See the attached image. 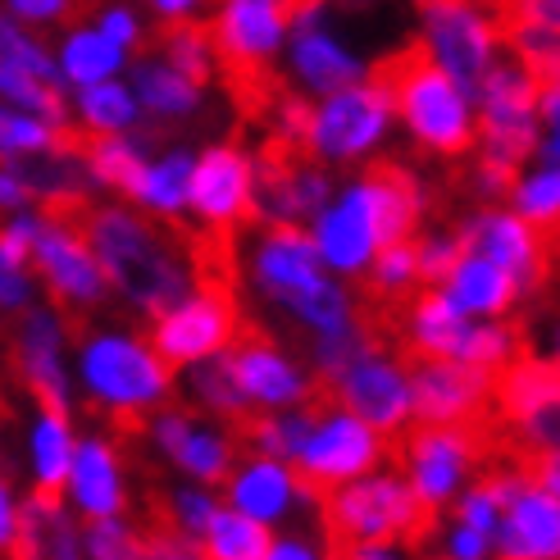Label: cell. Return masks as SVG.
Returning a JSON list of instances; mask_svg holds the SVG:
<instances>
[{
  "label": "cell",
  "instance_id": "cell-1",
  "mask_svg": "<svg viewBox=\"0 0 560 560\" xmlns=\"http://www.w3.org/2000/svg\"><path fill=\"white\" fill-rule=\"evenodd\" d=\"M82 233H88L109 278V292L142 319H160L174 301H183L201 283V265L191 260L187 242L174 237L164 219H151L128 201L88 206Z\"/></svg>",
  "mask_w": 560,
  "mask_h": 560
},
{
  "label": "cell",
  "instance_id": "cell-2",
  "mask_svg": "<svg viewBox=\"0 0 560 560\" xmlns=\"http://www.w3.org/2000/svg\"><path fill=\"white\" fill-rule=\"evenodd\" d=\"M424 219V187L401 164H370L332 191V201L311 219V237L328 273L365 278L370 260L387 242L415 237Z\"/></svg>",
  "mask_w": 560,
  "mask_h": 560
},
{
  "label": "cell",
  "instance_id": "cell-3",
  "mask_svg": "<svg viewBox=\"0 0 560 560\" xmlns=\"http://www.w3.org/2000/svg\"><path fill=\"white\" fill-rule=\"evenodd\" d=\"M246 283L269 311L288 315L301 332L324 338V332H342L360 324L355 296L347 278L328 273L311 229H288V223H260L246 242Z\"/></svg>",
  "mask_w": 560,
  "mask_h": 560
},
{
  "label": "cell",
  "instance_id": "cell-4",
  "mask_svg": "<svg viewBox=\"0 0 560 560\" xmlns=\"http://www.w3.org/2000/svg\"><path fill=\"white\" fill-rule=\"evenodd\" d=\"M174 374L178 370L155 351V342L132 328H92L73 351V383L82 401L124 424L170 406Z\"/></svg>",
  "mask_w": 560,
  "mask_h": 560
},
{
  "label": "cell",
  "instance_id": "cell-5",
  "mask_svg": "<svg viewBox=\"0 0 560 560\" xmlns=\"http://www.w3.org/2000/svg\"><path fill=\"white\" fill-rule=\"evenodd\" d=\"M374 73L392 92V109H397V119L410 128L419 147H429L433 155H469L474 151V142H479L474 101L452 73L429 60V50L419 42L387 55L383 65H374Z\"/></svg>",
  "mask_w": 560,
  "mask_h": 560
},
{
  "label": "cell",
  "instance_id": "cell-6",
  "mask_svg": "<svg viewBox=\"0 0 560 560\" xmlns=\"http://www.w3.org/2000/svg\"><path fill=\"white\" fill-rule=\"evenodd\" d=\"M319 520L328 542H401L424 547L433 538L438 511L415 497L401 469H370L319 497Z\"/></svg>",
  "mask_w": 560,
  "mask_h": 560
},
{
  "label": "cell",
  "instance_id": "cell-7",
  "mask_svg": "<svg viewBox=\"0 0 560 560\" xmlns=\"http://www.w3.org/2000/svg\"><path fill=\"white\" fill-rule=\"evenodd\" d=\"M392 124H397L392 92L370 69L360 82H351V88H338V92L311 101V115H305V132H301V155L328 164V170L365 164L387 142Z\"/></svg>",
  "mask_w": 560,
  "mask_h": 560
},
{
  "label": "cell",
  "instance_id": "cell-8",
  "mask_svg": "<svg viewBox=\"0 0 560 560\" xmlns=\"http://www.w3.org/2000/svg\"><path fill=\"white\" fill-rule=\"evenodd\" d=\"M474 128H479V155L520 174V164L538 151V82L520 60H497L474 92Z\"/></svg>",
  "mask_w": 560,
  "mask_h": 560
},
{
  "label": "cell",
  "instance_id": "cell-9",
  "mask_svg": "<svg viewBox=\"0 0 560 560\" xmlns=\"http://www.w3.org/2000/svg\"><path fill=\"white\" fill-rule=\"evenodd\" d=\"M387 460V433H378L374 424H365L360 415H351L347 406H338L332 397H319L315 419L305 429V442L296 452V474L301 483L315 497L342 488L360 474H370Z\"/></svg>",
  "mask_w": 560,
  "mask_h": 560
},
{
  "label": "cell",
  "instance_id": "cell-10",
  "mask_svg": "<svg viewBox=\"0 0 560 560\" xmlns=\"http://www.w3.org/2000/svg\"><path fill=\"white\" fill-rule=\"evenodd\" d=\"M419 23V46L429 50V60L442 65L460 88L479 92V82L488 78V69L497 65V46H501V27L488 0H433Z\"/></svg>",
  "mask_w": 560,
  "mask_h": 560
},
{
  "label": "cell",
  "instance_id": "cell-11",
  "mask_svg": "<svg viewBox=\"0 0 560 560\" xmlns=\"http://www.w3.org/2000/svg\"><path fill=\"white\" fill-rule=\"evenodd\" d=\"M237 338H242L237 296L219 278H201L183 301H174L160 319H151V342L174 370H187L196 360L229 351Z\"/></svg>",
  "mask_w": 560,
  "mask_h": 560
},
{
  "label": "cell",
  "instance_id": "cell-12",
  "mask_svg": "<svg viewBox=\"0 0 560 560\" xmlns=\"http://www.w3.org/2000/svg\"><path fill=\"white\" fill-rule=\"evenodd\" d=\"M33 269L42 288L55 296V305L69 315H92L115 296L88 233H82V214H46L33 246Z\"/></svg>",
  "mask_w": 560,
  "mask_h": 560
},
{
  "label": "cell",
  "instance_id": "cell-13",
  "mask_svg": "<svg viewBox=\"0 0 560 560\" xmlns=\"http://www.w3.org/2000/svg\"><path fill=\"white\" fill-rule=\"evenodd\" d=\"M301 0H214L210 42L219 65H229L237 78H260L269 65L283 60Z\"/></svg>",
  "mask_w": 560,
  "mask_h": 560
},
{
  "label": "cell",
  "instance_id": "cell-14",
  "mask_svg": "<svg viewBox=\"0 0 560 560\" xmlns=\"http://www.w3.org/2000/svg\"><path fill=\"white\" fill-rule=\"evenodd\" d=\"M283 69L292 92L305 101H319L338 88H351L370 73V65L332 33L328 23V0H301L292 19V37L283 46Z\"/></svg>",
  "mask_w": 560,
  "mask_h": 560
},
{
  "label": "cell",
  "instance_id": "cell-15",
  "mask_svg": "<svg viewBox=\"0 0 560 560\" xmlns=\"http://www.w3.org/2000/svg\"><path fill=\"white\" fill-rule=\"evenodd\" d=\"M69 311H60L55 301H37L19 315L14 328V370L23 387L33 392L37 406L73 410L78 383H73V360H69Z\"/></svg>",
  "mask_w": 560,
  "mask_h": 560
},
{
  "label": "cell",
  "instance_id": "cell-16",
  "mask_svg": "<svg viewBox=\"0 0 560 560\" xmlns=\"http://www.w3.org/2000/svg\"><path fill=\"white\" fill-rule=\"evenodd\" d=\"M324 397H332L338 406H347L351 415H360L365 424H374L378 433L397 438L415 424V397H410V365L397 360L392 351H383L378 342H370L351 365L328 383Z\"/></svg>",
  "mask_w": 560,
  "mask_h": 560
},
{
  "label": "cell",
  "instance_id": "cell-17",
  "mask_svg": "<svg viewBox=\"0 0 560 560\" xmlns=\"http://www.w3.org/2000/svg\"><path fill=\"white\" fill-rule=\"evenodd\" d=\"M328 164L301 155L292 147H273L256 160V191H250V219L256 223H288L311 229V219L332 201Z\"/></svg>",
  "mask_w": 560,
  "mask_h": 560
},
{
  "label": "cell",
  "instance_id": "cell-18",
  "mask_svg": "<svg viewBox=\"0 0 560 560\" xmlns=\"http://www.w3.org/2000/svg\"><path fill=\"white\" fill-rule=\"evenodd\" d=\"M229 365H233V378L242 387V401L250 415L296 410L324 397L315 370L269 338H237L229 347Z\"/></svg>",
  "mask_w": 560,
  "mask_h": 560
},
{
  "label": "cell",
  "instance_id": "cell-19",
  "mask_svg": "<svg viewBox=\"0 0 560 560\" xmlns=\"http://www.w3.org/2000/svg\"><path fill=\"white\" fill-rule=\"evenodd\" d=\"M250 191H256V155L237 142H214L196 151L191 164V210L210 233H237L250 219Z\"/></svg>",
  "mask_w": 560,
  "mask_h": 560
},
{
  "label": "cell",
  "instance_id": "cell-20",
  "mask_svg": "<svg viewBox=\"0 0 560 560\" xmlns=\"http://www.w3.org/2000/svg\"><path fill=\"white\" fill-rule=\"evenodd\" d=\"M415 424H479L492 415V374L460 360L410 355Z\"/></svg>",
  "mask_w": 560,
  "mask_h": 560
},
{
  "label": "cell",
  "instance_id": "cell-21",
  "mask_svg": "<svg viewBox=\"0 0 560 560\" xmlns=\"http://www.w3.org/2000/svg\"><path fill=\"white\" fill-rule=\"evenodd\" d=\"M319 501L311 488L301 483V474L292 460L278 456H260V452H242L233 474L223 479V506H233L250 520H260L269 528H278L283 520H292L301 506Z\"/></svg>",
  "mask_w": 560,
  "mask_h": 560
},
{
  "label": "cell",
  "instance_id": "cell-22",
  "mask_svg": "<svg viewBox=\"0 0 560 560\" xmlns=\"http://www.w3.org/2000/svg\"><path fill=\"white\" fill-rule=\"evenodd\" d=\"M456 233H460L465 250H479V256L497 260L501 269H511L524 292L542 288L547 265H551L547 242L534 223L520 219L515 210H479V214H469Z\"/></svg>",
  "mask_w": 560,
  "mask_h": 560
},
{
  "label": "cell",
  "instance_id": "cell-23",
  "mask_svg": "<svg viewBox=\"0 0 560 560\" xmlns=\"http://www.w3.org/2000/svg\"><path fill=\"white\" fill-rule=\"evenodd\" d=\"M492 551L497 560H560V501L528 474L506 497Z\"/></svg>",
  "mask_w": 560,
  "mask_h": 560
},
{
  "label": "cell",
  "instance_id": "cell-24",
  "mask_svg": "<svg viewBox=\"0 0 560 560\" xmlns=\"http://www.w3.org/2000/svg\"><path fill=\"white\" fill-rule=\"evenodd\" d=\"M65 501L78 520H115L128 511V479H124V456L115 438L105 433L78 438Z\"/></svg>",
  "mask_w": 560,
  "mask_h": 560
},
{
  "label": "cell",
  "instance_id": "cell-25",
  "mask_svg": "<svg viewBox=\"0 0 560 560\" xmlns=\"http://www.w3.org/2000/svg\"><path fill=\"white\" fill-rule=\"evenodd\" d=\"M19 178L27 183V191H33L37 210L46 214H82L92 201H96V178L88 170V160H82V142H60L50 151H37V155H23L14 160Z\"/></svg>",
  "mask_w": 560,
  "mask_h": 560
},
{
  "label": "cell",
  "instance_id": "cell-26",
  "mask_svg": "<svg viewBox=\"0 0 560 560\" xmlns=\"http://www.w3.org/2000/svg\"><path fill=\"white\" fill-rule=\"evenodd\" d=\"M560 401V360H542L515 351L506 365L492 374V419L501 429L524 424L528 415H538L542 406Z\"/></svg>",
  "mask_w": 560,
  "mask_h": 560
},
{
  "label": "cell",
  "instance_id": "cell-27",
  "mask_svg": "<svg viewBox=\"0 0 560 560\" xmlns=\"http://www.w3.org/2000/svg\"><path fill=\"white\" fill-rule=\"evenodd\" d=\"M128 82L137 92V105H142V119L155 128L187 124L191 115H201V105H206V82L187 78L170 60H160V55H147V60L128 65Z\"/></svg>",
  "mask_w": 560,
  "mask_h": 560
},
{
  "label": "cell",
  "instance_id": "cell-28",
  "mask_svg": "<svg viewBox=\"0 0 560 560\" xmlns=\"http://www.w3.org/2000/svg\"><path fill=\"white\" fill-rule=\"evenodd\" d=\"M14 560H82V524L65 497L50 492L23 497Z\"/></svg>",
  "mask_w": 560,
  "mask_h": 560
},
{
  "label": "cell",
  "instance_id": "cell-29",
  "mask_svg": "<svg viewBox=\"0 0 560 560\" xmlns=\"http://www.w3.org/2000/svg\"><path fill=\"white\" fill-rule=\"evenodd\" d=\"M73 452H78L73 415L69 410H55V406H37L33 424H27V438H23L27 483H33V492L65 497L69 469H73Z\"/></svg>",
  "mask_w": 560,
  "mask_h": 560
},
{
  "label": "cell",
  "instance_id": "cell-30",
  "mask_svg": "<svg viewBox=\"0 0 560 560\" xmlns=\"http://www.w3.org/2000/svg\"><path fill=\"white\" fill-rule=\"evenodd\" d=\"M191 164H196V151L191 147H164L155 151L142 174H137V183L128 187L124 201L137 206L142 214L151 219H164L174 223L191 210Z\"/></svg>",
  "mask_w": 560,
  "mask_h": 560
},
{
  "label": "cell",
  "instance_id": "cell-31",
  "mask_svg": "<svg viewBox=\"0 0 560 560\" xmlns=\"http://www.w3.org/2000/svg\"><path fill=\"white\" fill-rule=\"evenodd\" d=\"M469 315L456 311L452 296L442 288H419L401 315V342L406 355H438V360H456L465 332H469Z\"/></svg>",
  "mask_w": 560,
  "mask_h": 560
},
{
  "label": "cell",
  "instance_id": "cell-32",
  "mask_svg": "<svg viewBox=\"0 0 560 560\" xmlns=\"http://www.w3.org/2000/svg\"><path fill=\"white\" fill-rule=\"evenodd\" d=\"M442 292L452 296L456 311H465L469 319H501L520 301V278L511 269H501L497 260L479 256V250H465L460 265L446 273Z\"/></svg>",
  "mask_w": 560,
  "mask_h": 560
},
{
  "label": "cell",
  "instance_id": "cell-33",
  "mask_svg": "<svg viewBox=\"0 0 560 560\" xmlns=\"http://www.w3.org/2000/svg\"><path fill=\"white\" fill-rule=\"evenodd\" d=\"M50 50H55V78H60L65 92H82V88L105 82V78H124L132 65V55L119 50L96 23L69 27L60 37V46H50Z\"/></svg>",
  "mask_w": 560,
  "mask_h": 560
},
{
  "label": "cell",
  "instance_id": "cell-34",
  "mask_svg": "<svg viewBox=\"0 0 560 560\" xmlns=\"http://www.w3.org/2000/svg\"><path fill=\"white\" fill-rule=\"evenodd\" d=\"M242 456V438L233 424H223V419H196L187 433L178 438V446L170 452V465L183 474L191 483H210V488H223V479L233 474Z\"/></svg>",
  "mask_w": 560,
  "mask_h": 560
},
{
  "label": "cell",
  "instance_id": "cell-35",
  "mask_svg": "<svg viewBox=\"0 0 560 560\" xmlns=\"http://www.w3.org/2000/svg\"><path fill=\"white\" fill-rule=\"evenodd\" d=\"M69 119L88 137L132 132V128L147 124L128 78H105V82H92V88H82V92H69Z\"/></svg>",
  "mask_w": 560,
  "mask_h": 560
},
{
  "label": "cell",
  "instance_id": "cell-36",
  "mask_svg": "<svg viewBox=\"0 0 560 560\" xmlns=\"http://www.w3.org/2000/svg\"><path fill=\"white\" fill-rule=\"evenodd\" d=\"M155 155V137H147L142 128L132 132H105V137H88L82 142V160L96 178L101 191H115L119 201L128 196V187L142 174V164Z\"/></svg>",
  "mask_w": 560,
  "mask_h": 560
},
{
  "label": "cell",
  "instance_id": "cell-37",
  "mask_svg": "<svg viewBox=\"0 0 560 560\" xmlns=\"http://www.w3.org/2000/svg\"><path fill=\"white\" fill-rule=\"evenodd\" d=\"M187 378V397L196 410H206L210 419H223V424H242V419L250 415L246 401H242V387L233 378V365H229V351H219L210 360H196V365L183 370Z\"/></svg>",
  "mask_w": 560,
  "mask_h": 560
},
{
  "label": "cell",
  "instance_id": "cell-38",
  "mask_svg": "<svg viewBox=\"0 0 560 560\" xmlns=\"http://www.w3.org/2000/svg\"><path fill=\"white\" fill-rule=\"evenodd\" d=\"M315 406H296V410H265V415H246L237 424V438L246 452H260V456H278V460H296L305 429L315 419Z\"/></svg>",
  "mask_w": 560,
  "mask_h": 560
},
{
  "label": "cell",
  "instance_id": "cell-39",
  "mask_svg": "<svg viewBox=\"0 0 560 560\" xmlns=\"http://www.w3.org/2000/svg\"><path fill=\"white\" fill-rule=\"evenodd\" d=\"M269 542H273V528L242 515V511H233V506H219L210 528L201 534L206 560H265Z\"/></svg>",
  "mask_w": 560,
  "mask_h": 560
},
{
  "label": "cell",
  "instance_id": "cell-40",
  "mask_svg": "<svg viewBox=\"0 0 560 560\" xmlns=\"http://www.w3.org/2000/svg\"><path fill=\"white\" fill-rule=\"evenodd\" d=\"M155 55L160 60H170L174 69H183L187 78L206 82V88L219 73V50L210 42V27H201V23H170L155 37Z\"/></svg>",
  "mask_w": 560,
  "mask_h": 560
},
{
  "label": "cell",
  "instance_id": "cell-41",
  "mask_svg": "<svg viewBox=\"0 0 560 560\" xmlns=\"http://www.w3.org/2000/svg\"><path fill=\"white\" fill-rule=\"evenodd\" d=\"M73 128H60L42 115H27L19 105H5L0 101V164H14L23 155H37V151H50L69 142Z\"/></svg>",
  "mask_w": 560,
  "mask_h": 560
},
{
  "label": "cell",
  "instance_id": "cell-42",
  "mask_svg": "<svg viewBox=\"0 0 560 560\" xmlns=\"http://www.w3.org/2000/svg\"><path fill=\"white\" fill-rule=\"evenodd\" d=\"M0 101L5 105H19L27 115H42L60 128H73L69 119V92L55 88V82L27 73V69H14V65H0Z\"/></svg>",
  "mask_w": 560,
  "mask_h": 560
},
{
  "label": "cell",
  "instance_id": "cell-43",
  "mask_svg": "<svg viewBox=\"0 0 560 560\" xmlns=\"http://www.w3.org/2000/svg\"><path fill=\"white\" fill-rule=\"evenodd\" d=\"M374 296H383L387 305H406L419 288V256H415V237H401V242H387L378 256L370 260L365 269Z\"/></svg>",
  "mask_w": 560,
  "mask_h": 560
},
{
  "label": "cell",
  "instance_id": "cell-44",
  "mask_svg": "<svg viewBox=\"0 0 560 560\" xmlns=\"http://www.w3.org/2000/svg\"><path fill=\"white\" fill-rule=\"evenodd\" d=\"M219 506H223L219 488L183 479V483H174V488H170V497H164V524H170L174 534L201 542V534L210 528V520H214V511H219Z\"/></svg>",
  "mask_w": 560,
  "mask_h": 560
},
{
  "label": "cell",
  "instance_id": "cell-45",
  "mask_svg": "<svg viewBox=\"0 0 560 560\" xmlns=\"http://www.w3.org/2000/svg\"><path fill=\"white\" fill-rule=\"evenodd\" d=\"M151 542L124 515L115 520H82V560H147Z\"/></svg>",
  "mask_w": 560,
  "mask_h": 560
},
{
  "label": "cell",
  "instance_id": "cell-46",
  "mask_svg": "<svg viewBox=\"0 0 560 560\" xmlns=\"http://www.w3.org/2000/svg\"><path fill=\"white\" fill-rule=\"evenodd\" d=\"M0 65L27 69V73H37V78L60 88V78H55V50L33 33V27H23L5 5H0Z\"/></svg>",
  "mask_w": 560,
  "mask_h": 560
},
{
  "label": "cell",
  "instance_id": "cell-47",
  "mask_svg": "<svg viewBox=\"0 0 560 560\" xmlns=\"http://www.w3.org/2000/svg\"><path fill=\"white\" fill-rule=\"evenodd\" d=\"M511 201H515V214L534 223L538 233L560 229V170L542 164L534 178H520L515 191H511Z\"/></svg>",
  "mask_w": 560,
  "mask_h": 560
},
{
  "label": "cell",
  "instance_id": "cell-48",
  "mask_svg": "<svg viewBox=\"0 0 560 560\" xmlns=\"http://www.w3.org/2000/svg\"><path fill=\"white\" fill-rule=\"evenodd\" d=\"M415 256H419V283L442 288L446 273L460 265L465 242H460V233H424V237H415Z\"/></svg>",
  "mask_w": 560,
  "mask_h": 560
},
{
  "label": "cell",
  "instance_id": "cell-49",
  "mask_svg": "<svg viewBox=\"0 0 560 560\" xmlns=\"http://www.w3.org/2000/svg\"><path fill=\"white\" fill-rule=\"evenodd\" d=\"M92 23H96L101 33H105L109 42H115L119 50H128V55L147 42V23H142V14H137L132 5H124V0H105Z\"/></svg>",
  "mask_w": 560,
  "mask_h": 560
},
{
  "label": "cell",
  "instance_id": "cell-50",
  "mask_svg": "<svg viewBox=\"0 0 560 560\" xmlns=\"http://www.w3.org/2000/svg\"><path fill=\"white\" fill-rule=\"evenodd\" d=\"M42 292V278L33 265H5L0 260V315H23L27 305H37Z\"/></svg>",
  "mask_w": 560,
  "mask_h": 560
},
{
  "label": "cell",
  "instance_id": "cell-51",
  "mask_svg": "<svg viewBox=\"0 0 560 560\" xmlns=\"http://www.w3.org/2000/svg\"><path fill=\"white\" fill-rule=\"evenodd\" d=\"M78 0H5V10L23 23V27H55V23H65L73 14Z\"/></svg>",
  "mask_w": 560,
  "mask_h": 560
},
{
  "label": "cell",
  "instance_id": "cell-52",
  "mask_svg": "<svg viewBox=\"0 0 560 560\" xmlns=\"http://www.w3.org/2000/svg\"><path fill=\"white\" fill-rule=\"evenodd\" d=\"M147 542H151L147 560H206L201 542H196V538H183V534H174L170 524L155 528V534H147Z\"/></svg>",
  "mask_w": 560,
  "mask_h": 560
},
{
  "label": "cell",
  "instance_id": "cell-53",
  "mask_svg": "<svg viewBox=\"0 0 560 560\" xmlns=\"http://www.w3.org/2000/svg\"><path fill=\"white\" fill-rule=\"evenodd\" d=\"M265 560H332V551H328V542H315L305 534H273Z\"/></svg>",
  "mask_w": 560,
  "mask_h": 560
},
{
  "label": "cell",
  "instance_id": "cell-54",
  "mask_svg": "<svg viewBox=\"0 0 560 560\" xmlns=\"http://www.w3.org/2000/svg\"><path fill=\"white\" fill-rule=\"evenodd\" d=\"M492 551V538L479 534L469 524H452L446 528V560H483Z\"/></svg>",
  "mask_w": 560,
  "mask_h": 560
},
{
  "label": "cell",
  "instance_id": "cell-55",
  "mask_svg": "<svg viewBox=\"0 0 560 560\" xmlns=\"http://www.w3.org/2000/svg\"><path fill=\"white\" fill-rule=\"evenodd\" d=\"M332 560H410L401 542H328Z\"/></svg>",
  "mask_w": 560,
  "mask_h": 560
},
{
  "label": "cell",
  "instance_id": "cell-56",
  "mask_svg": "<svg viewBox=\"0 0 560 560\" xmlns=\"http://www.w3.org/2000/svg\"><path fill=\"white\" fill-rule=\"evenodd\" d=\"M19 210H37L33 191H27V183L19 178L14 164H0V219H10Z\"/></svg>",
  "mask_w": 560,
  "mask_h": 560
},
{
  "label": "cell",
  "instance_id": "cell-57",
  "mask_svg": "<svg viewBox=\"0 0 560 560\" xmlns=\"http://www.w3.org/2000/svg\"><path fill=\"white\" fill-rule=\"evenodd\" d=\"M19 506H23V497L0 479V556H10V560L19 547Z\"/></svg>",
  "mask_w": 560,
  "mask_h": 560
},
{
  "label": "cell",
  "instance_id": "cell-58",
  "mask_svg": "<svg viewBox=\"0 0 560 560\" xmlns=\"http://www.w3.org/2000/svg\"><path fill=\"white\" fill-rule=\"evenodd\" d=\"M524 474H528V479H534V483H542L556 501H560V452H542V456H528L524 465H520Z\"/></svg>",
  "mask_w": 560,
  "mask_h": 560
},
{
  "label": "cell",
  "instance_id": "cell-59",
  "mask_svg": "<svg viewBox=\"0 0 560 560\" xmlns=\"http://www.w3.org/2000/svg\"><path fill=\"white\" fill-rule=\"evenodd\" d=\"M151 14L170 27V23H196V14H201L210 0H147Z\"/></svg>",
  "mask_w": 560,
  "mask_h": 560
},
{
  "label": "cell",
  "instance_id": "cell-60",
  "mask_svg": "<svg viewBox=\"0 0 560 560\" xmlns=\"http://www.w3.org/2000/svg\"><path fill=\"white\" fill-rule=\"evenodd\" d=\"M556 360H560V328H556Z\"/></svg>",
  "mask_w": 560,
  "mask_h": 560
},
{
  "label": "cell",
  "instance_id": "cell-61",
  "mask_svg": "<svg viewBox=\"0 0 560 560\" xmlns=\"http://www.w3.org/2000/svg\"><path fill=\"white\" fill-rule=\"evenodd\" d=\"M415 5H433V0H415Z\"/></svg>",
  "mask_w": 560,
  "mask_h": 560
}]
</instances>
